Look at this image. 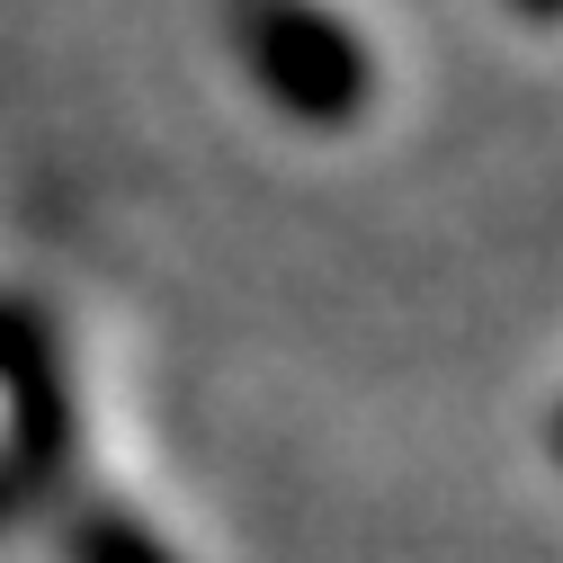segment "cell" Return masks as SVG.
Returning a JSON list of instances; mask_svg holds the SVG:
<instances>
[{
  "label": "cell",
  "mask_w": 563,
  "mask_h": 563,
  "mask_svg": "<svg viewBox=\"0 0 563 563\" xmlns=\"http://www.w3.org/2000/svg\"><path fill=\"white\" fill-rule=\"evenodd\" d=\"M224 36L242 54L251 90L313 134H340L376 108V54L322 0H224Z\"/></svg>",
  "instance_id": "6da1fadb"
},
{
  "label": "cell",
  "mask_w": 563,
  "mask_h": 563,
  "mask_svg": "<svg viewBox=\"0 0 563 563\" xmlns=\"http://www.w3.org/2000/svg\"><path fill=\"white\" fill-rule=\"evenodd\" d=\"M519 19H537V27H563V0H510Z\"/></svg>",
  "instance_id": "3957f363"
},
{
  "label": "cell",
  "mask_w": 563,
  "mask_h": 563,
  "mask_svg": "<svg viewBox=\"0 0 563 563\" xmlns=\"http://www.w3.org/2000/svg\"><path fill=\"white\" fill-rule=\"evenodd\" d=\"M545 448H554V465H563V402H554V420H545Z\"/></svg>",
  "instance_id": "277c9868"
},
{
  "label": "cell",
  "mask_w": 563,
  "mask_h": 563,
  "mask_svg": "<svg viewBox=\"0 0 563 563\" xmlns=\"http://www.w3.org/2000/svg\"><path fill=\"white\" fill-rule=\"evenodd\" d=\"M73 563H170V545L134 510H90L81 537H73Z\"/></svg>",
  "instance_id": "7a4b0ae2"
}]
</instances>
